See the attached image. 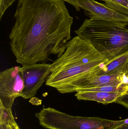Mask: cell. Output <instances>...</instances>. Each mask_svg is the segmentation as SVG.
I'll list each match as a JSON object with an SVG mask.
<instances>
[{
	"label": "cell",
	"mask_w": 128,
	"mask_h": 129,
	"mask_svg": "<svg viewBox=\"0 0 128 129\" xmlns=\"http://www.w3.org/2000/svg\"><path fill=\"white\" fill-rule=\"evenodd\" d=\"M62 0H19L9 35L12 53L22 64L60 57L71 40L73 18Z\"/></svg>",
	"instance_id": "1"
},
{
	"label": "cell",
	"mask_w": 128,
	"mask_h": 129,
	"mask_svg": "<svg viewBox=\"0 0 128 129\" xmlns=\"http://www.w3.org/2000/svg\"><path fill=\"white\" fill-rule=\"evenodd\" d=\"M109 60L78 36L68 42L65 51L52 64L46 85L65 94L75 80Z\"/></svg>",
	"instance_id": "2"
},
{
	"label": "cell",
	"mask_w": 128,
	"mask_h": 129,
	"mask_svg": "<svg viewBox=\"0 0 128 129\" xmlns=\"http://www.w3.org/2000/svg\"><path fill=\"white\" fill-rule=\"evenodd\" d=\"M128 25L127 23L86 19L75 32L110 60L128 52Z\"/></svg>",
	"instance_id": "3"
},
{
	"label": "cell",
	"mask_w": 128,
	"mask_h": 129,
	"mask_svg": "<svg viewBox=\"0 0 128 129\" xmlns=\"http://www.w3.org/2000/svg\"><path fill=\"white\" fill-rule=\"evenodd\" d=\"M127 120L71 116L49 107L44 114L43 125L47 129H115Z\"/></svg>",
	"instance_id": "4"
},
{
	"label": "cell",
	"mask_w": 128,
	"mask_h": 129,
	"mask_svg": "<svg viewBox=\"0 0 128 129\" xmlns=\"http://www.w3.org/2000/svg\"><path fill=\"white\" fill-rule=\"evenodd\" d=\"M20 69L15 66L0 73V103L5 107L12 109L15 99L21 97L24 85Z\"/></svg>",
	"instance_id": "5"
},
{
	"label": "cell",
	"mask_w": 128,
	"mask_h": 129,
	"mask_svg": "<svg viewBox=\"0 0 128 129\" xmlns=\"http://www.w3.org/2000/svg\"><path fill=\"white\" fill-rule=\"evenodd\" d=\"M51 67L52 64L46 63L23 65L20 70L24 86L21 97L25 99L34 97L50 74Z\"/></svg>",
	"instance_id": "6"
},
{
	"label": "cell",
	"mask_w": 128,
	"mask_h": 129,
	"mask_svg": "<svg viewBox=\"0 0 128 129\" xmlns=\"http://www.w3.org/2000/svg\"><path fill=\"white\" fill-rule=\"evenodd\" d=\"M80 8L84 10L85 14L90 19L128 23V16L119 13L94 0H78Z\"/></svg>",
	"instance_id": "7"
},
{
	"label": "cell",
	"mask_w": 128,
	"mask_h": 129,
	"mask_svg": "<svg viewBox=\"0 0 128 129\" xmlns=\"http://www.w3.org/2000/svg\"><path fill=\"white\" fill-rule=\"evenodd\" d=\"M123 73L102 76L91 75L87 73L73 82L67 89L65 94L76 92L79 89H84L108 86H120Z\"/></svg>",
	"instance_id": "8"
},
{
	"label": "cell",
	"mask_w": 128,
	"mask_h": 129,
	"mask_svg": "<svg viewBox=\"0 0 128 129\" xmlns=\"http://www.w3.org/2000/svg\"><path fill=\"white\" fill-rule=\"evenodd\" d=\"M123 92L98 91H79L75 95L79 100L94 101L106 105L116 102L118 99L124 94Z\"/></svg>",
	"instance_id": "9"
},
{
	"label": "cell",
	"mask_w": 128,
	"mask_h": 129,
	"mask_svg": "<svg viewBox=\"0 0 128 129\" xmlns=\"http://www.w3.org/2000/svg\"><path fill=\"white\" fill-rule=\"evenodd\" d=\"M128 62V52L108 61L105 67L93 70L88 74L91 75L102 76L111 75L124 72Z\"/></svg>",
	"instance_id": "10"
},
{
	"label": "cell",
	"mask_w": 128,
	"mask_h": 129,
	"mask_svg": "<svg viewBox=\"0 0 128 129\" xmlns=\"http://www.w3.org/2000/svg\"><path fill=\"white\" fill-rule=\"evenodd\" d=\"M107 7L118 13L128 16V0H101Z\"/></svg>",
	"instance_id": "11"
},
{
	"label": "cell",
	"mask_w": 128,
	"mask_h": 129,
	"mask_svg": "<svg viewBox=\"0 0 128 129\" xmlns=\"http://www.w3.org/2000/svg\"><path fill=\"white\" fill-rule=\"evenodd\" d=\"M15 122L11 109L5 107L0 103V124L10 126Z\"/></svg>",
	"instance_id": "12"
},
{
	"label": "cell",
	"mask_w": 128,
	"mask_h": 129,
	"mask_svg": "<svg viewBox=\"0 0 128 129\" xmlns=\"http://www.w3.org/2000/svg\"><path fill=\"white\" fill-rule=\"evenodd\" d=\"M127 89L123 86H102L97 88H91L84 89H79L76 92L79 91H98L104 92H123L127 91Z\"/></svg>",
	"instance_id": "13"
},
{
	"label": "cell",
	"mask_w": 128,
	"mask_h": 129,
	"mask_svg": "<svg viewBox=\"0 0 128 129\" xmlns=\"http://www.w3.org/2000/svg\"><path fill=\"white\" fill-rule=\"evenodd\" d=\"M16 0H0V19H1L7 9L10 7Z\"/></svg>",
	"instance_id": "14"
},
{
	"label": "cell",
	"mask_w": 128,
	"mask_h": 129,
	"mask_svg": "<svg viewBox=\"0 0 128 129\" xmlns=\"http://www.w3.org/2000/svg\"><path fill=\"white\" fill-rule=\"evenodd\" d=\"M116 103L121 105L128 109V91L119 97Z\"/></svg>",
	"instance_id": "15"
},
{
	"label": "cell",
	"mask_w": 128,
	"mask_h": 129,
	"mask_svg": "<svg viewBox=\"0 0 128 129\" xmlns=\"http://www.w3.org/2000/svg\"><path fill=\"white\" fill-rule=\"evenodd\" d=\"M121 85L128 91V74L123 73L122 76Z\"/></svg>",
	"instance_id": "16"
},
{
	"label": "cell",
	"mask_w": 128,
	"mask_h": 129,
	"mask_svg": "<svg viewBox=\"0 0 128 129\" xmlns=\"http://www.w3.org/2000/svg\"><path fill=\"white\" fill-rule=\"evenodd\" d=\"M62 1L66 2L71 4L72 6H73L75 8V9L77 11H80V8L78 6V4H77L78 0H62Z\"/></svg>",
	"instance_id": "17"
},
{
	"label": "cell",
	"mask_w": 128,
	"mask_h": 129,
	"mask_svg": "<svg viewBox=\"0 0 128 129\" xmlns=\"http://www.w3.org/2000/svg\"><path fill=\"white\" fill-rule=\"evenodd\" d=\"M127 120L125 123L115 129H128V122Z\"/></svg>",
	"instance_id": "18"
},
{
	"label": "cell",
	"mask_w": 128,
	"mask_h": 129,
	"mask_svg": "<svg viewBox=\"0 0 128 129\" xmlns=\"http://www.w3.org/2000/svg\"><path fill=\"white\" fill-rule=\"evenodd\" d=\"M10 129H20L16 122L10 125Z\"/></svg>",
	"instance_id": "19"
},
{
	"label": "cell",
	"mask_w": 128,
	"mask_h": 129,
	"mask_svg": "<svg viewBox=\"0 0 128 129\" xmlns=\"http://www.w3.org/2000/svg\"><path fill=\"white\" fill-rule=\"evenodd\" d=\"M0 129H10V126L6 125L0 124Z\"/></svg>",
	"instance_id": "20"
},
{
	"label": "cell",
	"mask_w": 128,
	"mask_h": 129,
	"mask_svg": "<svg viewBox=\"0 0 128 129\" xmlns=\"http://www.w3.org/2000/svg\"><path fill=\"white\" fill-rule=\"evenodd\" d=\"M124 73H125L128 74V62L127 63V65H126Z\"/></svg>",
	"instance_id": "21"
}]
</instances>
